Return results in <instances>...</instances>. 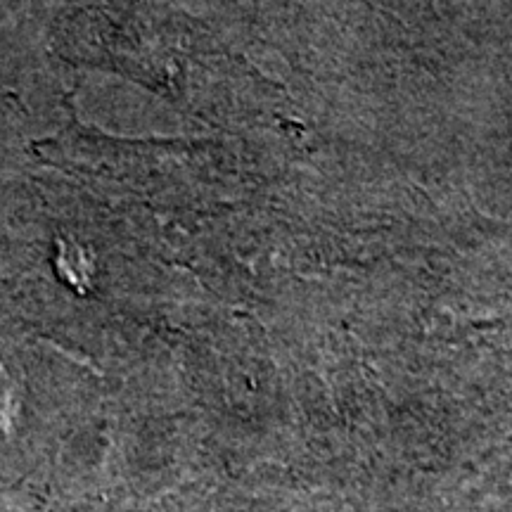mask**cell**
<instances>
[{
  "label": "cell",
  "instance_id": "1",
  "mask_svg": "<svg viewBox=\"0 0 512 512\" xmlns=\"http://www.w3.org/2000/svg\"><path fill=\"white\" fill-rule=\"evenodd\" d=\"M57 273L62 280L76 287L79 292L91 290V280L95 278V256L88 247L79 245L76 240H57Z\"/></svg>",
  "mask_w": 512,
  "mask_h": 512
}]
</instances>
